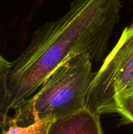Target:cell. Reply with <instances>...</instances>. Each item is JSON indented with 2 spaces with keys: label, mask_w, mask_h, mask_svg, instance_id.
Segmentation results:
<instances>
[{
  "label": "cell",
  "mask_w": 133,
  "mask_h": 134,
  "mask_svg": "<svg viewBox=\"0 0 133 134\" xmlns=\"http://www.w3.org/2000/svg\"><path fill=\"white\" fill-rule=\"evenodd\" d=\"M121 9V0H74L61 17L35 30L28 46L12 61L7 83L12 110L72 57L86 53L92 60L101 59Z\"/></svg>",
  "instance_id": "obj_1"
},
{
  "label": "cell",
  "mask_w": 133,
  "mask_h": 134,
  "mask_svg": "<svg viewBox=\"0 0 133 134\" xmlns=\"http://www.w3.org/2000/svg\"><path fill=\"white\" fill-rule=\"evenodd\" d=\"M96 72L86 53L77 55L59 67L28 100L13 109L11 119L27 126L44 119H56L86 108Z\"/></svg>",
  "instance_id": "obj_2"
},
{
  "label": "cell",
  "mask_w": 133,
  "mask_h": 134,
  "mask_svg": "<svg viewBox=\"0 0 133 134\" xmlns=\"http://www.w3.org/2000/svg\"><path fill=\"white\" fill-rule=\"evenodd\" d=\"M133 82V21L105 58L90 86L86 108L101 115L115 112V97Z\"/></svg>",
  "instance_id": "obj_3"
},
{
  "label": "cell",
  "mask_w": 133,
  "mask_h": 134,
  "mask_svg": "<svg viewBox=\"0 0 133 134\" xmlns=\"http://www.w3.org/2000/svg\"><path fill=\"white\" fill-rule=\"evenodd\" d=\"M47 134H103L100 115L85 108L54 119Z\"/></svg>",
  "instance_id": "obj_4"
},
{
  "label": "cell",
  "mask_w": 133,
  "mask_h": 134,
  "mask_svg": "<svg viewBox=\"0 0 133 134\" xmlns=\"http://www.w3.org/2000/svg\"><path fill=\"white\" fill-rule=\"evenodd\" d=\"M12 67V61L7 60L0 53V134H4L12 110L8 91V75Z\"/></svg>",
  "instance_id": "obj_5"
},
{
  "label": "cell",
  "mask_w": 133,
  "mask_h": 134,
  "mask_svg": "<svg viewBox=\"0 0 133 134\" xmlns=\"http://www.w3.org/2000/svg\"><path fill=\"white\" fill-rule=\"evenodd\" d=\"M53 120L52 119H44L37 120L27 126H20L9 116L4 134H47L49 127Z\"/></svg>",
  "instance_id": "obj_6"
},
{
  "label": "cell",
  "mask_w": 133,
  "mask_h": 134,
  "mask_svg": "<svg viewBox=\"0 0 133 134\" xmlns=\"http://www.w3.org/2000/svg\"><path fill=\"white\" fill-rule=\"evenodd\" d=\"M115 113L133 123V92L125 90L116 96Z\"/></svg>",
  "instance_id": "obj_7"
},
{
  "label": "cell",
  "mask_w": 133,
  "mask_h": 134,
  "mask_svg": "<svg viewBox=\"0 0 133 134\" xmlns=\"http://www.w3.org/2000/svg\"><path fill=\"white\" fill-rule=\"evenodd\" d=\"M125 90H127V91H132L133 90V82L131 83V85ZM125 91V90H124Z\"/></svg>",
  "instance_id": "obj_8"
},
{
  "label": "cell",
  "mask_w": 133,
  "mask_h": 134,
  "mask_svg": "<svg viewBox=\"0 0 133 134\" xmlns=\"http://www.w3.org/2000/svg\"><path fill=\"white\" fill-rule=\"evenodd\" d=\"M126 91H127V90H126ZM130 92H133V90H132V91H130Z\"/></svg>",
  "instance_id": "obj_9"
}]
</instances>
